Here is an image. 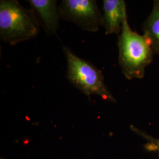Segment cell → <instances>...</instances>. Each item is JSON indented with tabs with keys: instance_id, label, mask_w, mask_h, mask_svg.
Wrapping results in <instances>:
<instances>
[{
	"instance_id": "cell-1",
	"label": "cell",
	"mask_w": 159,
	"mask_h": 159,
	"mask_svg": "<svg viewBox=\"0 0 159 159\" xmlns=\"http://www.w3.org/2000/svg\"><path fill=\"white\" fill-rule=\"evenodd\" d=\"M119 61L123 74L128 80L143 79L145 69L153 59V51L144 35L131 29L127 17L119 36Z\"/></svg>"
},
{
	"instance_id": "cell-2",
	"label": "cell",
	"mask_w": 159,
	"mask_h": 159,
	"mask_svg": "<svg viewBox=\"0 0 159 159\" xmlns=\"http://www.w3.org/2000/svg\"><path fill=\"white\" fill-rule=\"evenodd\" d=\"M39 32V23L33 9L23 7L16 0L0 1V37L14 46L32 39Z\"/></svg>"
},
{
	"instance_id": "cell-3",
	"label": "cell",
	"mask_w": 159,
	"mask_h": 159,
	"mask_svg": "<svg viewBox=\"0 0 159 159\" xmlns=\"http://www.w3.org/2000/svg\"><path fill=\"white\" fill-rule=\"evenodd\" d=\"M63 50L67 61V79L75 87L88 96L97 95L104 100L116 102L104 83L101 70L77 56L68 47L64 46Z\"/></svg>"
},
{
	"instance_id": "cell-4",
	"label": "cell",
	"mask_w": 159,
	"mask_h": 159,
	"mask_svg": "<svg viewBox=\"0 0 159 159\" xmlns=\"http://www.w3.org/2000/svg\"><path fill=\"white\" fill-rule=\"evenodd\" d=\"M58 12L60 18L84 31L96 32L102 25V15L94 0H63Z\"/></svg>"
},
{
	"instance_id": "cell-5",
	"label": "cell",
	"mask_w": 159,
	"mask_h": 159,
	"mask_svg": "<svg viewBox=\"0 0 159 159\" xmlns=\"http://www.w3.org/2000/svg\"><path fill=\"white\" fill-rule=\"evenodd\" d=\"M102 25L106 34H119L127 16L123 0H104Z\"/></svg>"
},
{
	"instance_id": "cell-6",
	"label": "cell",
	"mask_w": 159,
	"mask_h": 159,
	"mask_svg": "<svg viewBox=\"0 0 159 159\" xmlns=\"http://www.w3.org/2000/svg\"><path fill=\"white\" fill-rule=\"evenodd\" d=\"M32 9L40 16L44 29L48 35H57L59 27V12L55 0H29Z\"/></svg>"
},
{
	"instance_id": "cell-7",
	"label": "cell",
	"mask_w": 159,
	"mask_h": 159,
	"mask_svg": "<svg viewBox=\"0 0 159 159\" xmlns=\"http://www.w3.org/2000/svg\"><path fill=\"white\" fill-rule=\"evenodd\" d=\"M142 28L154 53L159 54V0L154 1L152 11Z\"/></svg>"
},
{
	"instance_id": "cell-8",
	"label": "cell",
	"mask_w": 159,
	"mask_h": 159,
	"mask_svg": "<svg viewBox=\"0 0 159 159\" xmlns=\"http://www.w3.org/2000/svg\"><path fill=\"white\" fill-rule=\"evenodd\" d=\"M130 127L131 130L136 133L137 134L143 137L144 139H146V140L147 141V143L145 145L146 148L149 151L153 150L157 152L159 156V139L154 138L150 135H148L146 133L137 129L133 125H131Z\"/></svg>"
},
{
	"instance_id": "cell-9",
	"label": "cell",
	"mask_w": 159,
	"mask_h": 159,
	"mask_svg": "<svg viewBox=\"0 0 159 159\" xmlns=\"http://www.w3.org/2000/svg\"><path fill=\"white\" fill-rule=\"evenodd\" d=\"M1 159H2V158H1Z\"/></svg>"
}]
</instances>
